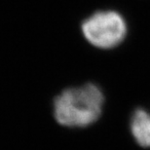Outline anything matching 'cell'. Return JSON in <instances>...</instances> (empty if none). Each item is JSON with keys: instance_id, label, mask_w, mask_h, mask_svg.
I'll return each mask as SVG.
<instances>
[{"instance_id": "obj_1", "label": "cell", "mask_w": 150, "mask_h": 150, "mask_svg": "<svg viewBox=\"0 0 150 150\" xmlns=\"http://www.w3.org/2000/svg\"><path fill=\"white\" fill-rule=\"evenodd\" d=\"M103 101V92L96 84L69 88L55 98L54 115L65 127H88L100 117Z\"/></svg>"}, {"instance_id": "obj_2", "label": "cell", "mask_w": 150, "mask_h": 150, "mask_svg": "<svg viewBox=\"0 0 150 150\" xmlns=\"http://www.w3.org/2000/svg\"><path fill=\"white\" fill-rule=\"evenodd\" d=\"M82 32L95 47L112 49L125 40L128 26L124 17L118 12L98 11L84 21Z\"/></svg>"}, {"instance_id": "obj_3", "label": "cell", "mask_w": 150, "mask_h": 150, "mask_svg": "<svg viewBox=\"0 0 150 150\" xmlns=\"http://www.w3.org/2000/svg\"><path fill=\"white\" fill-rule=\"evenodd\" d=\"M130 129L137 143L142 147H150V110H134L131 117Z\"/></svg>"}]
</instances>
